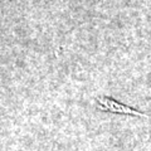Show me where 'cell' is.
I'll use <instances>...</instances> for the list:
<instances>
[{
  "label": "cell",
  "instance_id": "6da1fadb",
  "mask_svg": "<svg viewBox=\"0 0 151 151\" xmlns=\"http://www.w3.org/2000/svg\"><path fill=\"white\" fill-rule=\"evenodd\" d=\"M97 108L102 112L108 113H115V115H125V116H137V117H151L150 115L145 112H141L136 110L135 107L125 105L116 98L111 96H98L96 98Z\"/></svg>",
  "mask_w": 151,
  "mask_h": 151
}]
</instances>
